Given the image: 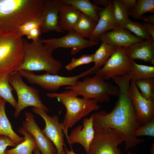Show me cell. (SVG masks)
<instances>
[{"instance_id":"1","label":"cell","mask_w":154,"mask_h":154,"mask_svg":"<svg viewBox=\"0 0 154 154\" xmlns=\"http://www.w3.org/2000/svg\"><path fill=\"white\" fill-rule=\"evenodd\" d=\"M119 89L118 99L110 113L101 111L92 114L94 131L108 129L119 133L125 143L124 152L143 143L145 140L135 137V131L141 125L137 119L129 95L130 80L126 75L112 78Z\"/></svg>"},{"instance_id":"2","label":"cell","mask_w":154,"mask_h":154,"mask_svg":"<svg viewBox=\"0 0 154 154\" xmlns=\"http://www.w3.org/2000/svg\"><path fill=\"white\" fill-rule=\"evenodd\" d=\"M44 0H0V33L18 30L30 21L41 19Z\"/></svg>"},{"instance_id":"3","label":"cell","mask_w":154,"mask_h":154,"mask_svg":"<svg viewBox=\"0 0 154 154\" xmlns=\"http://www.w3.org/2000/svg\"><path fill=\"white\" fill-rule=\"evenodd\" d=\"M41 39L39 37L37 40L29 42L23 38V59L18 71H44L56 74L61 70V63L53 58L52 49L48 44L43 43Z\"/></svg>"},{"instance_id":"4","label":"cell","mask_w":154,"mask_h":154,"mask_svg":"<svg viewBox=\"0 0 154 154\" xmlns=\"http://www.w3.org/2000/svg\"><path fill=\"white\" fill-rule=\"evenodd\" d=\"M67 90L59 93L54 92L46 94L49 98H57L66 108V112L62 123L63 132L66 138L69 128L93 111L98 110L101 107L96 100L78 98L74 90Z\"/></svg>"},{"instance_id":"5","label":"cell","mask_w":154,"mask_h":154,"mask_svg":"<svg viewBox=\"0 0 154 154\" xmlns=\"http://www.w3.org/2000/svg\"><path fill=\"white\" fill-rule=\"evenodd\" d=\"M18 30L0 33V75L18 71L23 59V38Z\"/></svg>"},{"instance_id":"6","label":"cell","mask_w":154,"mask_h":154,"mask_svg":"<svg viewBox=\"0 0 154 154\" xmlns=\"http://www.w3.org/2000/svg\"><path fill=\"white\" fill-rule=\"evenodd\" d=\"M65 88L74 90L78 96H82L84 99H94L98 102H110V96H118L119 93L118 87L106 81L98 74L92 77H86L74 85L67 86Z\"/></svg>"},{"instance_id":"7","label":"cell","mask_w":154,"mask_h":154,"mask_svg":"<svg viewBox=\"0 0 154 154\" xmlns=\"http://www.w3.org/2000/svg\"><path fill=\"white\" fill-rule=\"evenodd\" d=\"M22 77L18 71L12 72L9 75V83L16 91L18 99L14 117H19L21 111L29 106L38 108L46 113L48 112V108L42 103L40 98L39 90L27 85Z\"/></svg>"},{"instance_id":"8","label":"cell","mask_w":154,"mask_h":154,"mask_svg":"<svg viewBox=\"0 0 154 154\" xmlns=\"http://www.w3.org/2000/svg\"><path fill=\"white\" fill-rule=\"evenodd\" d=\"M22 76L31 84L38 85L42 88L51 91H57L60 87L74 85L80 78L90 75L88 70L75 76L65 77L46 72L40 75L33 72L20 70H18Z\"/></svg>"},{"instance_id":"9","label":"cell","mask_w":154,"mask_h":154,"mask_svg":"<svg viewBox=\"0 0 154 154\" xmlns=\"http://www.w3.org/2000/svg\"><path fill=\"white\" fill-rule=\"evenodd\" d=\"M133 60L129 56L128 48L116 46L103 67L95 73L101 75L105 80L125 75L131 68Z\"/></svg>"},{"instance_id":"10","label":"cell","mask_w":154,"mask_h":154,"mask_svg":"<svg viewBox=\"0 0 154 154\" xmlns=\"http://www.w3.org/2000/svg\"><path fill=\"white\" fill-rule=\"evenodd\" d=\"M124 140L115 131L110 129L94 131V138L87 154H122L118 148Z\"/></svg>"},{"instance_id":"11","label":"cell","mask_w":154,"mask_h":154,"mask_svg":"<svg viewBox=\"0 0 154 154\" xmlns=\"http://www.w3.org/2000/svg\"><path fill=\"white\" fill-rule=\"evenodd\" d=\"M32 110L44 119L45 126L42 130V132L52 142L56 149L57 154H66L64 149L66 145L64 140L63 127L62 122L59 121V115L51 117L42 109L36 107H33Z\"/></svg>"},{"instance_id":"12","label":"cell","mask_w":154,"mask_h":154,"mask_svg":"<svg viewBox=\"0 0 154 154\" xmlns=\"http://www.w3.org/2000/svg\"><path fill=\"white\" fill-rule=\"evenodd\" d=\"M43 43L49 46L52 51L60 47L70 48L71 53L74 54L83 49L91 47L99 44L98 42L87 40L75 33L72 29L68 31L65 35L58 38L42 39Z\"/></svg>"},{"instance_id":"13","label":"cell","mask_w":154,"mask_h":154,"mask_svg":"<svg viewBox=\"0 0 154 154\" xmlns=\"http://www.w3.org/2000/svg\"><path fill=\"white\" fill-rule=\"evenodd\" d=\"M129 95L137 119L142 125L154 117V100H147L141 95L135 82L130 80Z\"/></svg>"},{"instance_id":"14","label":"cell","mask_w":154,"mask_h":154,"mask_svg":"<svg viewBox=\"0 0 154 154\" xmlns=\"http://www.w3.org/2000/svg\"><path fill=\"white\" fill-rule=\"evenodd\" d=\"M25 119L23 127L34 137L37 148L41 154H57L56 148L51 140L42 132L36 123L33 115L29 112H25Z\"/></svg>"},{"instance_id":"15","label":"cell","mask_w":154,"mask_h":154,"mask_svg":"<svg viewBox=\"0 0 154 154\" xmlns=\"http://www.w3.org/2000/svg\"><path fill=\"white\" fill-rule=\"evenodd\" d=\"M62 5L59 0H44L41 25L42 32L62 31L58 23V13Z\"/></svg>"},{"instance_id":"16","label":"cell","mask_w":154,"mask_h":154,"mask_svg":"<svg viewBox=\"0 0 154 154\" xmlns=\"http://www.w3.org/2000/svg\"><path fill=\"white\" fill-rule=\"evenodd\" d=\"M93 118L92 115L89 118L84 119L83 124L79 125L72 129L66 138L67 142L70 145L76 143L81 144L87 153L94 136Z\"/></svg>"},{"instance_id":"17","label":"cell","mask_w":154,"mask_h":154,"mask_svg":"<svg viewBox=\"0 0 154 154\" xmlns=\"http://www.w3.org/2000/svg\"><path fill=\"white\" fill-rule=\"evenodd\" d=\"M99 40L115 46L127 48L134 43L144 41L129 31L119 27L104 33L100 36Z\"/></svg>"},{"instance_id":"18","label":"cell","mask_w":154,"mask_h":154,"mask_svg":"<svg viewBox=\"0 0 154 154\" xmlns=\"http://www.w3.org/2000/svg\"><path fill=\"white\" fill-rule=\"evenodd\" d=\"M99 19L94 31L89 38V40L98 42L100 37L104 33L118 27L114 15L112 0L109 5L99 13Z\"/></svg>"},{"instance_id":"19","label":"cell","mask_w":154,"mask_h":154,"mask_svg":"<svg viewBox=\"0 0 154 154\" xmlns=\"http://www.w3.org/2000/svg\"><path fill=\"white\" fill-rule=\"evenodd\" d=\"M130 59L140 60L154 65V40L153 38L134 43L128 48Z\"/></svg>"},{"instance_id":"20","label":"cell","mask_w":154,"mask_h":154,"mask_svg":"<svg viewBox=\"0 0 154 154\" xmlns=\"http://www.w3.org/2000/svg\"><path fill=\"white\" fill-rule=\"evenodd\" d=\"M82 13L70 5H63L58 15V23L62 30L69 31L80 19Z\"/></svg>"},{"instance_id":"21","label":"cell","mask_w":154,"mask_h":154,"mask_svg":"<svg viewBox=\"0 0 154 154\" xmlns=\"http://www.w3.org/2000/svg\"><path fill=\"white\" fill-rule=\"evenodd\" d=\"M63 5H70L81 13L90 17L96 23L99 19V13L103 9L92 3L89 0H59Z\"/></svg>"},{"instance_id":"22","label":"cell","mask_w":154,"mask_h":154,"mask_svg":"<svg viewBox=\"0 0 154 154\" xmlns=\"http://www.w3.org/2000/svg\"><path fill=\"white\" fill-rule=\"evenodd\" d=\"M6 102L2 99L0 103V135L9 137L17 145L23 142L25 138L19 136L13 130L5 112Z\"/></svg>"},{"instance_id":"23","label":"cell","mask_w":154,"mask_h":154,"mask_svg":"<svg viewBox=\"0 0 154 154\" xmlns=\"http://www.w3.org/2000/svg\"><path fill=\"white\" fill-rule=\"evenodd\" d=\"M18 132L23 135L24 140L14 148L6 150V154H32L37 147L35 141L32 135L26 131L23 127L19 128Z\"/></svg>"},{"instance_id":"24","label":"cell","mask_w":154,"mask_h":154,"mask_svg":"<svg viewBox=\"0 0 154 154\" xmlns=\"http://www.w3.org/2000/svg\"><path fill=\"white\" fill-rule=\"evenodd\" d=\"M101 41L102 43L100 46L94 54V65L89 70L90 74L95 73L101 66L105 64L116 47L104 40Z\"/></svg>"},{"instance_id":"25","label":"cell","mask_w":154,"mask_h":154,"mask_svg":"<svg viewBox=\"0 0 154 154\" xmlns=\"http://www.w3.org/2000/svg\"><path fill=\"white\" fill-rule=\"evenodd\" d=\"M130 80L154 78V66L139 64L132 61L131 68L126 75Z\"/></svg>"},{"instance_id":"26","label":"cell","mask_w":154,"mask_h":154,"mask_svg":"<svg viewBox=\"0 0 154 154\" xmlns=\"http://www.w3.org/2000/svg\"><path fill=\"white\" fill-rule=\"evenodd\" d=\"M96 24L92 19L82 13L80 19L72 30L81 37L89 38Z\"/></svg>"},{"instance_id":"27","label":"cell","mask_w":154,"mask_h":154,"mask_svg":"<svg viewBox=\"0 0 154 154\" xmlns=\"http://www.w3.org/2000/svg\"><path fill=\"white\" fill-rule=\"evenodd\" d=\"M9 74L4 73L0 75V97L9 102L15 109L17 106V102L12 94V91L14 89L9 82Z\"/></svg>"},{"instance_id":"28","label":"cell","mask_w":154,"mask_h":154,"mask_svg":"<svg viewBox=\"0 0 154 154\" xmlns=\"http://www.w3.org/2000/svg\"><path fill=\"white\" fill-rule=\"evenodd\" d=\"M118 27L133 33L137 37L143 40H149L152 38L142 23L132 21L128 19L119 24Z\"/></svg>"},{"instance_id":"29","label":"cell","mask_w":154,"mask_h":154,"mask_svg":"<svg viewBox=\"0 0 154 154\" xmlns=\"http://www.w3.org/2000/svg\"><path fill=\"white\" fill-rule=\"evenodd\" d=\"M147 12L154 13V0H137L136 6L129 14L134 18L141 19L143 15Z\"/></svg>"},{"instance_id":"30","label":"cell","mask_w":154,"mask_h":154,"mask_svg":"<svg viewBox=\"0 0 154 154\" xmlns=\"http://www.w3.org/2000/svg\"><path fill=\"white\" fill-rule=\"evenodd\" d=\"M141 96L147 100H154V78H149L134 81Z\"/></svg>"},{"instance_id":"31","label":"cell","mask_w":154,"mask_h":154,"mask_svg":"<svg viewBox=\"0 0 154 154\" xmlns=\"http://www.w3.org/2000/svg\"><path fill=\"white\" fill-rule=\"evenodd\" d=\"M113 11L115 20L118 25L129 19V12L124 7L121 0H112Z\"/></svg>"},{"instance_id":"32","label":"cell","mask_w":154,"mask_h":154,"mask_svg":"<svg viewBox=\"0 0 154 154\" xmlns=\"http://www.w3.org/2000/svg\"><path fill=\"white\" fill-rule=\"evenodd\" d=\"M94 54H84L78 58H73L71 62L66 65L65 68L70 71L76 67L84 64H89L94 61Z\"/></svg>"},{"instance_id":"33","label":"cell","mask_w":154,"mask_h":154,"mask_svg":"<svg viewBox=\"0 0 154 154\" xmlns=\"http://www.w3.org/2000/svg\"><path fill=\"white\" fill-rule=\"evenodd\" d=\"M135 136H149L154 137V117L150 121L141 126L134 132Z\"/></svg>"},{"instance_id":"34","label":"cell","mask_w":154,"mask_h":154,"mask_svg":"<svg viewBox=\"0 0 154 154\" xmlns=\"http://www.w3.org/2000/svg\"><path fill=\"white\" fill-rule=\"evenodd\" d=\"M41 18L37 20L29 21L21 26L18 29V31L22 36H26L31 30L41 26Z\"/></svg>"},{"instance_id":"35","label":"cell","mask_w":154,"mask_h":154,"mask_svg":"<svg viewBox=\"0 0 154 154\" xmlns=\"http://www.w3.org/2000/svg\"><path fill=\"white\" fill-rule=\"evenodd\" d=\"M17 145L9 137L4 135H0V154H6L5 151L7 147H15Z\"/></svg>"},{"instance_id":"36","label":"cell","mask_w":154,"mask_h":154,"mask_svg":"<svg viewBox=\"0 0 154 154\" xmlns=\"http://www.w3.org/2000/svg\"><path fill=\"white\" fill-rule=\"evenodd\" d=\"M41 26L30 30L26 35L28 39H32L33 41L37 40L41 34Z\"/></svg>"},{"instance_id":"37","label":"cell","mask_w":154,"mask_h":154,"mask_svg":"<svg viewBox=\"0 0 154 154\" xmlns=\"http://www.w3.org/2000/svg\"><path fill=\"white\" fill-rule=\"evenodd\" d=\"M126 9L129 12L137 4L136 0H121Z\"/></svg>"},{"instance_id":"38","label":"cell","mask_w":154,"mask_h":154,"mask_svg":"<svg viewBox=\"0 0 154 154\" xmlns=\"http://www.w3.org/2000/svg\"><path fill=\"white\" fill-rule=\"evenodd\" d=\"M146 30L154 40V25L150 23H142Z\"/></svg>"},{"instance_id":"39","label":"cell","mask_w":154,"mask_h":154,"mask_svg":"<svg viewBox=\"0 0 154 154\" xmlns=\"http://www.w3.org/2000/svg\"><path fill=\"white\" fill-rule=\"evenodd\" d=\"M93 2L94 4L96 6L101 5L105 8L109 5L110 0H94Z\"/></svg>"},{"instance_id":"40","label":"cell","mask_w":154,"mask_h":154,"mask_svg":"<svg viewBox=\"0 0 154 154\" xmlns=\"http://www.w3.org/2000/svg\"><path fill=\"white\" fill-rule=\"evenodd\" d=\"M141 19L145 23H148L154 25V15L153 14L149 16H143Z\"/></svg>"},{"instance_id":"41","label":"cell","mask_w":154,"mask_h":154,"mask_svg":"<svg viewBox=\"0 0 154 154\" xmlns=\"http://www.w3.org/2000/svg\"><path fill=\"white\" fill-rule=\"evenodd\" d=\"M64 149L66 153V154H76L73 151L72 148L71 150L69 151L66 147L64 148Z\"/></svg>"},{"instance_id":"42","label":"cell","mask_w":154,"mask_h":154,"mask_svg":"<svg viewBox=\"0 0 154 154\" xmlns=\"http://www.w3.org/2000/svg\"><path fill=\"white\" fill-rule=\"evenodd\" d=\"M33 154H41L38 149L36 147L33 151Z\"/></svg>"},{"instance_id":"43","label":"cell","mask_w":154,"mask_h":154,"mask_svg":"<svg viewBox=\"0 0 154 154\" xmlns=\"http://www.w3.org/2000/svg\"><path fill=\"white\" fill-rule=\"evenodd\" d=\"M127 154H132L130 152H129Z\"/></svg>"},{"instance_id":"44","label":"cell","mask_w":154,"mask_h":154,"mask_svg":"<svg viewBox=\"0 0 154 154\" xmlns=\"http://www.w3.org/2000/svg\"><path fill=\"white\" fill-rule=\"evenodd\" d=\"M2 98L1 97H0V103L1 100H2Z\"/></svg>"}]
</instances>
